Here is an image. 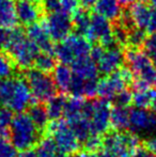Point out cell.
<instances>
[{
	"mask_svg": "<svg viewBox=\"0 0 156 157\" xmlns=\"http://www.w3.org/2000/svg\"><path fill=\"white\" fill-rule=\"evenodd\" d=\"M27 113L29 114V117L33 121L38 129L41 132V134L45 136L47 127L49 125V117H48L46 106H44L43 103L36 101L27 109Z\"/></svg>",
	"mask_w": 156,
	"mask_h": 157,
	"instance_id": "cell-18",
	"label": "cell"
},
{
	"mask_svg": "<svg viewBox=\"0 0 156 157\" xmlns=\"http://www.w3.org/2000/svg\"><path fill=\"white\" fill-rule=\"evenodd\" d=\"M96 1H97V0H79V3L82 6V8H85L88 10V9L94 8Z\"/></svg>",
	"mask_w": 156,
	"mask_h": 157,
	"instance_id": "cell-45",
	"label": "cell"
},
{
	"mask_svg": "<svg viewBox=\"0 0 156 157\" xmlns=\"http://www.w3.org/2000/svg\"><path fill=\"white\" fill-rule=\"evenodd\" d=\"M17 77L0 79V105L9 108L16 88Z\"/></svg>",
	"mask_w": 156,
	"mask_h": 157,
	"instance_id": "cell-25",
	"label": "cell"
},
{
	"mask_svg": "<svg viewBox=\"0 0 156 157\" xmlns=\"http://www.w3.org/2000/svg\"><path fill=\"white\" fill-rule=\"evenodd\" d=\"M1 137H6V136H4L3 134H1V132H0V138H1ZM8 138H9V137H8Z\"/></svg>",
	"mask_w": 156,
	"mask_h": 157,
	"instance_id": "cell-50",
	"label": "cell"
},
{
	"mask_svg": "<svg viewBox=\"0 0 156 157\" xmlns=\"http://www.w3.org/2000/svg\"><path fill=\"white\" fill-rule=\"evenodd\" d=\"M128 130L137 136L149 137L156 132V113L153 110L133 107L129 109Z\"/></svg>",
	"mask_w": 156,
	"mask_h": 157,
	"instance_id": "cell-9",
	"label": "cell"
},
{
	"mask_svg": "<svg viewBox=\"0 0 156 157\" xmlns=\"http://www.w3.org/2000/svg\"><path fill=\"white\" fill-rule=\"evenodd\" d=\"M38 1H42V0H38Z\"/></svg>",
	"mask_w": 156,
	"mask_h": 157,
	"instance_id": "cell-52",
	"label": "cell"
},
{
	"mask_svg": "<svg viewBox=\"0 0 156 157\" xmlns=\"http://www.w3.org/2000/svg\"><path fill=\"white\" fill-rule=\"evenodd\" d=\"M46 134L52 138L59 151L73 155L80 147L77 137L65 119L54 120L49 123Z\"/></svg>",
	"mask_w": 156,
	"mask_h": 157,
	"instance_id": "cell-7",
	"label": "cell"
},
{
	"mask_svg": "<svg viewBox=\"0 0 156 157\" xmlns=\"http://www.w3.org/2000/svg\"><path fill=\"white\" fill-rule=\"evenodd\" d=\"M70 66L74 74L83 79H98L100 76L97 64L90 55L76 59Z\"/></svg>",
	"mask_w": 156,
	"mask_h": 157,
	"instance_id": "cell-17",
	"label": "cell"
},
{
	"mask_svg": "<svg viewBox=\"0 0 156 157\" xmlns=\"http://www.w3.org/2000/svg\"><path fill=\"white\" fill-rule=\"evenodd\" d=\"M144 48H146V52L152 59V61L156 66V33H153L150 37L146 40Z\"/></svg>",
	"mask_w": 156,
	"mask_h": 157,
	"instance_id": "cell-36",
	"label": "cell"
},
{
	"mask_svg": "<svg viewBox=\"0 0 156 157\" xmlns=\"http://www.w3.org/2000/svg\"><path fill=\"white\" fill-rule=\"evenodd\" d=\"M120 2L121 6H128V4H131L134 2V0H118Z\"/></svg>",
	"mask_w": 156,
	"mask_h": 157,
	"instance_id": "cell-47",
	"label": "cell"
},
{
	"mask_svg": "<svg viewBox=\"0 0 156 157\" xmlns=\"http://www.w3.org/2000/svg\"><path fill=\"white\" fill-rule=\"evenodd\" d=\"M146 40V30L138 29V28L131 30L126 35V42L131 49H138L141 45H144Z\"/></svg>",
	"mask_w": 156,
	"mask_h": 157,
	"instance_id": "cell-32",
	"label": "cell"
},
{
	"mask_svg": "<svg viewBox=\"0 0 156 157\" xmlns=\"http://www.w3.org/2000/svg\"><path fill=\"white\" fill-rule=\"evenodd\" d=\"M9 56L21 68L28 70L34 64L40 49L19 28L10 30V39L6 45Z\"/></svg>",
	"mask_w": 156,
	"mask_h": 157,
	"instance_id": "cell-2",
	"label": "cell"
},
{
	"mask_svg": "<svg viewBox=\"0 0 156 157\" xmlns=\"http://www.w3.org/2000/svg\"><path fill=\"white\" fill-rule=\"evenodd\" d=\"M27 36L36 45L41 52L54 55L55 46L52 44V40L50 39L49 34L46 31L45 27L40 24L36 23L28 26Z\"/></svg>",
	"mask_w": 156,
	"mask_h": 157,
	"instance_id": "cell-14",
	"label": "cell"
},
{
	"mask_svg": "<svg viewBox=\"0 0 156 157\" xmlns=\"http://www.w3.org/2000/svg\"><path fill=\"white\" fill-rule=\"evenodd\" d=\"M152 110L156 113V97H155V99H154V101H153V105H152Z\"/></svg>",
	"mask_w": 156,
	"mask_h": 157,
	"instance_id": "cell-49",
	"label": "cell"
},
{
	"mask_svg": "<svg viewBox=\"0 0 156 157\" xmlns=\"http://www.w3.org/2000/svg\"><path fill=\"white\" fill-rule=\"evenodd\" d=\"M44 9L48 13L60 11V0H43Z\"/></svg>",
	"mask_w": 156,
	"mask_h": 157,
	"instance_id": "cell-38",
	"label": "cell"
},
{
	"mask_svg": "<svg viewBox=\"0 0 156 157\" xmlns=\"http://www.w3.org/2000/svg\"><path fill=\"white\" fill-rule=\"evenodd\" d=\"M129 121V109L128 107H111L110 114V126L112 129L119 132H126L128 130Z\"/></svg>",
	"mask_w": 156,
	"mask_h": 157,
	"instance_id": "cell-24",
	"label": "cell"
},
{
	"mask_svg": "<svg viewBox=\"0 0 156 157\" xmlns=\"http://www.w3.org/2000/svg\"><path fill=\"white\" fill-rule=\"evenodd\" d=\"M146 31L150 33H156V8L152 9V13H151V18L149 21V26L146 28Z\"/></svg>",
	"mask_w": 156,
	"mask_h": 157,
	"instance_id": "cell-43",
	"label": "cell"
},
{
	"mask_svg": "<svg viewBox=\"0 0 156 157\" xmlns=\"http://www.w3.org/2000/svg\"><path fill=\"white\" fill-rule=\"evenodd\" d=\"M1 107H2V106H1V105H0V110H1Z\"/></svg>",
	"mask_w": 156,
	"mask_h": 157,
	"instance_id": "cell-51",
	"label": "cell"
},
{
	"mask_svg": "<svg viewBox=\"0 0 156 157\" xmlns=\"http://www.w3.org/2000/svg\"><path fill=\"white\" fill-rule=\"evenodd\" d=\"M16 73V63L8 54L0 52V79L14 77Z\"/></svg>",
	"mask_w": 156,
	"mask_h": 157,
	"instance_id": "cell-30",
	"label": "cell"
},
{
	"mask_svg": "<svg viewBox=\"0 0 156 157\" xmlns=\"http://www.w3.org/2000/svg\"><path fill=\"white\" fill-rule=\"evenodd\" d=\"M140 1H143L146 3H148L149 6H152L153 8H156V0H140Z\"/></svg>",
	"mask_w": 156,
	"mask_h": 157,
	"instance_id": "cell-48",
	"label": "cell"
},
{
	"mask_svg": "<svg viewBox=\"0 0 156 157\" xmlns=\"http://www.w3.org/2000/svg\"><path fill=\"white\" fill-rule=\"evenodd\" d=\"M124 61L125 54L122 48L120 46L112 45L110 47H105L104 52L96 61V64L100 74L106 76L122 67Z\"/></svg>",
	"mask_w": 156,
	"mask_h": 157,
	"instance_id": "cell-13",
	"label": "cell"
},
{
	"mask_svg": "<svg viewBox=\"0 0 156 157\" xmlns=\"http://www.w3.org/2000/svg\"><path fill=\"white\" fill-rule=\"evenodd\" d=\"M156 97V88L144 87L141 89H135L133 91V103L134 107L149 109L152 107L153 101Z\"/></svg>",
	"mask_w": 156,
	"mask_h": 157,
	"instance_id": "cell-22",
	"label": "cell"
},
{
	"mask_svg": "<svg viewBox=\"0 0 156 157\" xmlns=\"http://www.w3.org/2000/svg\"><path fill=\"white\" fill-rule=\"evenodd\" d=\"M17 21L23 25L30 26L36 24L41 16V8L36 2L30 0H18L15 4Z\"/></svg>",
	"mask_w": 156,
	"mask_h": 157,
	"instance_id": "cell-15",
	"label": "cell"
},
{
	"mask_svg": "<svg viewBox=\"0 0 156 157\" xmlns=\"http://www.w3.org/2000/svg\"><path fill=\"white\" fill-rule=\"evenodd\" d=\"M17 150L13 147L8 137L0 138V157H16Z\"/></svg>",
	"mask_w": 156,
	"mask_h": 157,
	"instance_id": "cell-35",
	"label": "cell"
},
{
	"mask_svg": "<svg viewBox=\"0 0 156 157\" xmlns=\"http://www.w3.org/2000/svg\"><path fill=\"white\" fill-rule=\"evenodd\" d=\"M86 98H81V97H75V96H70L67 97L64 105V111H63V117L65 120H71L76 117L80 116L82 113V108L85 105Z\"/></svg>",
	"mask_w": 156,
	"mask_h": 157,
	"instance_id": "cell-27",
	"label": "cell"
},
{
	"mask_svg": "<svg viewBox=\"0 0 156 157\" xmlns=\"http://www.w3.org/2000/svg\"><path fill=\"white\" fill-rule=\"evenodd\" d=\"M52 72H54L52 78H54L55 83H56L57 88H58V91L62 94L67 93L70 83H71L74 75L71 66L60 63L58 65H56V67H55V70Z\"/></svg>",
	"mask_w": 156,
	"mask_h": 157,
	"instance_id": "cell-19",
	"label": "cell"
},
{
	"mask_svg": "<svg viewBox=\"0 0 156 157\" xmlns=\"http://www.w3.org/2000/svg\"><path fill=\"white\" fill-rule=\"evenodd\" d=\"M72 157H104V154H103L102 150L97 152H91V151L82 150V151H78L76 153H74Z\"/></svg>",
	"mask_w": 156,
	"mask_h": 157,
	"instance_id": "cell-42",
	"label": "cell"
},
{
	"mask_svg": "<svg viewBox=\"0 0 156 157\" xmlns=\"http://www.w3.org/2000/svg\"><path fill=\"white\" fill-rule=\"evenodd\" d=\"M152 8L143 1L133 2L128 11V19L136 28L146 30L151 18Z\"/></svg>",
	"mask_w": 156,
	"mask_h": 157,
	"instance_id": "cell-16",
	"label": "cell"
},
{
	"mask_svg": "<svg viewBox=\"0 0 156 157\" xmlns=\"http://www.w3.org/2000/svg\"><path fill=\"white\" fill-rule=\"evenodd\" d=\"M131 157H156V155L142 144L136 147V150L134 151Z\"/></svg>",
	"mask_w": 156,
	"mask_h": 157,
	"instance_id": "cell-39",
	"label": "cell"
},
{
	"mask_svg": "<svg viewBox=\"0 0 156 157\" xmlns=\"http://www.w3.org/2000/svg\"><path fill=\"white\" fill-rule=\"evenodd\" d=\"M16 157H38V155H36V150L33 147H31V149L19 151V153H17Z\"/></svg>",
	"mask_w": 156,
	"mask_h": 157,
	"instance_id": "cell-44",
	"label": "cell"
},
{
	"mask_svg": "<svg viewBox=\"0 0 156 157\" xmlns=\"http://www.w3.org/2000/svg\"><path fill=\"white\" fill-rule=\"evenodd\" d=\"M25 79L30 88L34 101L47 103L58 93V88L54 78L48 73L42 72L38 68H28L25 74Z\"/></svg>",
	"mask_w": 156,
	"mask_h": 157,
	"instance_id": "cell-5",
	"label": "cell"
},
{
	"mask_svg": "<svg viewBox=\"0 0 156 157\" xmlns=\"http://www.w3.org/2000/svg\"><path fill=\"white\" fill-rule=\"evenodd\" d=\"M113 106L119 107H128L133 103V91H129L128 89H124L111 99L110 101Z\"/></svg>",
	"mask_w": 156,
	"mask_h": 157,
	"instance_id": "cell-34",
	"label": "cell"
},
{
	"mask_svg": "<svg viewBox=\"0 0 156 157\" xmlns=\"http://www.w3.org/2000/svg\"><path fill=\"white\" fill-rule=\"evenodd\" d=\"M140 145V137L131 132L108 130L103 136L104 157H131Z\"/></svg>",
	"mask_w": 156,
	"mask_h": 157,
	"instance_id": "cell-3",
	"label": "cell"
},
{
	"mask_svg": "<svg viewBox=\"0 0 156 157\" xmlns=\"http://www.w3.org/2000/svg\"><path fill=\"white\" fill-rule=\"evenodd\" d=\"M16 24L17 16L13 0H0V27L12 29Z\"/></svg>",
	"mask_w": 156,
	"mask_h": 157,
	"instance_id": "cell-23",
	"label": "cell"
},
{
	"mask_svg": "<svg viewBox=\"0 0 156 157\" xmlns=\"http://www.w3.org/2000/svg\"><path fill=\"white\" fill-rule=\"evenodd\" d=\"M79 0H60V11L73 15L79 9Z\"/></svg>",
	"mask_w": 156,
	"mask_h": 157,
	"instance_id": "cell-37",
	"label": "cell"
},
{
	"mask_svg": "<svg viewBox=\"0 0 156 157\" xmlns=\"http://www.w3.org/2000/svg\"><path fill=\"white\" fill-rule=\"evenodd\" d=\"M91 16L87 9L79 8L73 15H72V21H73V26L76 28L77 32L81 35H85L87 30L89 29L90 23H91Z\"/></svg>",
	"mask_w": 156,
	"mask_h": 157,
	"instance_id": "cell-28",
	"label": "cell"
},
{
	"mask_svg": "<svg viewBox=\"0 0 156 157\" xmlns=\"http://www.w3.org/2000/svg\"><path fill=\"white\" fill-rule=\"evenodd\" d=\"M111 114V103L106 99H94L93 110L90 117L92 134L103 137L109 130Z\"/></svg>",
	"mask_w": 156,
	"mask_h": 157,
	"instance_id": "cell-12",
	"label": "cell"
},
{
	"mask_svg": "<svg viewBox=\"0 0 156 157\" xmlns=\"http://www.w3.org/2000/svg\"><path fill=\"white\" fill-rule=\"evenodd\" d=\"M36 152L38 157H55L58 152V147L51 137L46 134L36 145Z\"/></svg>",
	"mask_w": 156,
	"mask_h": 157,
	"instance_id": "cell-29",
	"label": "cell"
},
{
	"mask_svg": "<svg viewBox=\"0 0 156 157\" xmlns=\"http://www.w3.org/2000/svg\"><path fill=\"white\" fill-rule=\"evenodd\" d=\"M43 26L49 34L50 39L55 42H61L67 39L71 34L74 27L71 15L62 11L48 13L43 21Z\"/></svg>",
	"mask_w": 156,
	"mask_h": 157,
	"instance_id": "cell-10",
	"label": "cell"
},
{
	"mask_svg": "<svg viewBox=\"0 0 156 157\" xmlns=\"http://www.w3.org/2000/svg\"><path fill=\"white\" fill-rule=\"evenodd\" d=\"M134 79L135 77L128 66H122L116 72L104 76L98 81L97 95L100 98L111 101L119 92L127 89V86H131Z\"/></svg>",
	"mask_w": 156,
	"mask_h": 157,
	"instance_id": "cell-6",
	"label": "cell"
},
{
	"mask_svg": "<svg viewBox=\"0 0 156 157\" xmlns=\"http://www.w3.org/2000/svg\"><path fill=\"white\" fill-rule=\"evenodd\" d=\"M65 101H67V96L65 94H57L52 98L46 103V109H47V113L49 117L50 121L59 120L61 117L63 116V111H64V105Z\"/></svg>",
	"mask_w": 156,
	"mask_h": 157,
	"instance_id": "cell-26",
	"label": "cell"
},
{
	"mask_svg": "<svg viewBox=\"0 0 156 157\" xmlns=\"http://www.w3.org/2000/svg\"><path fill=\"white\" fill-rule=\"evenodd\" d=\"M83 36L90 43L100 42V45L104 46V47H110L116 43L115 33L111 28L110 21L96 14V13L91 16L89 29L87 30Z\"/></svg>",
	"mask_w": 156,
	"mask_h": 157,
	"instance_id": "cell-11",
	"label": "cell"
},
{
	"mask_svg": "<svg viewBox=\"0 0 156 157\" xmlns=\"http://www.w3.org/2000/svg\"><path fill=\"white\" fill-rule=\"evenodd\" d=\"M42 137L43 135L27 112H19L13 116L9 127V138L17 151L36 147Z\"/></svg>",
	"mask_w": 156,
	"mask_h": 157,
	"instance_id": "cell-1",
	"label": "cell"
},
{
	"mask_svg": "<svg viewBox=\"0 0 156 157\" xmlns=\"http://www.w3.org/2000/svg\"><path fill=\"white\" fill-rule=\"evenodd\" d=\"M96 14L105 17L108 21H116L122 14L121 4L118 0H97L94 6Z\"/></svg>",
	"mask_w": 156,
	"mask_h": 157,
	"instance_id": "cell-20",
	"label": "cell"
},
{
	"mask_svg": "<svg viewBox=\"0 0 156 157\" xmlns=\"http://www.w3.org/2000/svg\"><path fill=\"white\" fill-rule=\"evenodd\" d=\"M86 80H87V79H83V78H81V77H79V76H77V75L74 74L71 83H70L67 94H70L71 96L85 98Z\"/></svg>",
	"mask_w": 156,
	"mask_h": 157,
	"instance_id": "cell-33",
	"label": "cell"
},
{
	"mask_svg": "<svg viewBox=\"0 0 156 157\" xmlns=\"http://www.w3.org/2000/svg\"><path fill=\"white\" fill-rule=\"evenodd\" d=\"M10 30L11 29L0 27V50L6 48V45L9 43V39H10Z\"/></svg>",
	"mask_w": 156,
	"mask_h": 157,
	"instance_id": "cell-40",
	"label": "cell"
},
{
	"mask_svg": "<svg viewBox=\"0 0 156 157\" xmlns=\"http://www.w3.org/2000/svg\"><path fill=\"white\" fill-rule=\"evenodd\" d=\"M34 68L45 72L49 74L50 72L55 70L56 67V60L54 58V55L46 54V52H40L34 61Z\"/></svg>",
	"mask_w": 156,
	"mask_h": 157,
	"instance_id": "cell-31",
	"label": "cell"
},
{
	"mask_svg": "<svg viewBox=\"0 0 156 157\" xmlns=\"http://www.w3.org/2000/svg\"><path fill=\"white\" fill-rule=\"evenodd\" d=\"M55 157H72V156H70V154L64 153V152H61V151H59V150H58V152L56 153V156H55Z\"/></svg>",
	"mask_w": 156,
	"mask_h": 157,
	"instance_id": "cell-46",
	"label": "cell"
},
{
	"mask_svg": "<svg viewBox=\"0 0 156 157\" xmlns=\"http://www.w3.org/2000/svg\"><path fill=\"white\" fill-rule=\"evenodd\" d=\"M91 49V43L83 35L71 33L67 39L55 46L54 55L60 63L71 65L76 59L89 56Z\"/></svg>",
	"mask_w": 156,
	"mask_h": 157,
	"instance_id": "cell-4",
	"label": "cell"
},
{
	"mask_svg": "<svg viewBox=\"0 0 156 157\" xmlns=\"http://www.w3.org/2000/svg\"><path fill=\"white\" fill-rule=\"evenodd\" d=\"M126 60L135 79L143 81L149 86L154 85L156 66L146 52L140 49H129L126 55Z\"/></svg>",
	"mask_w": 156,
	"mask_h": 157,
	"instance_id": "cell-8",
	"label": "cell"
},
{
	"mask_svg": "<svg viewBox=\"0 0 156 157\" xmlns=\"http://www.w3.org/2000/svg\"><path fill=\"white\" fill-rule=\"evenodd\" d=\"M67 122H69V124L71 126L72 130L74 132V134H75V136L77 137L79 143H80V147L91 135H93L92 134L90 120L88 118H86L82 113L80 116L76 117V118L71 119Z\"/></svg>",
	"mask_w": 156,
	"mask_h": 157,
	"instance_id": "cell-21",
	"label": "cell"
},
{
	"mask_svg": "<svg viewBox=\"0 0 156 157\" xmlns=\"http://www.w3.org/2000/svg\"><path fill=\"white\" fill-rule=\"evenodd\" d=\"M142 144L156 155V132L153 135H151V136L146 137V138H144Z\"/></svg>",
	"mask_w": 156,
	"mask_h": 157,
	"instance_id": "cell-41",
	"label": "cell"
}]
</instances>
